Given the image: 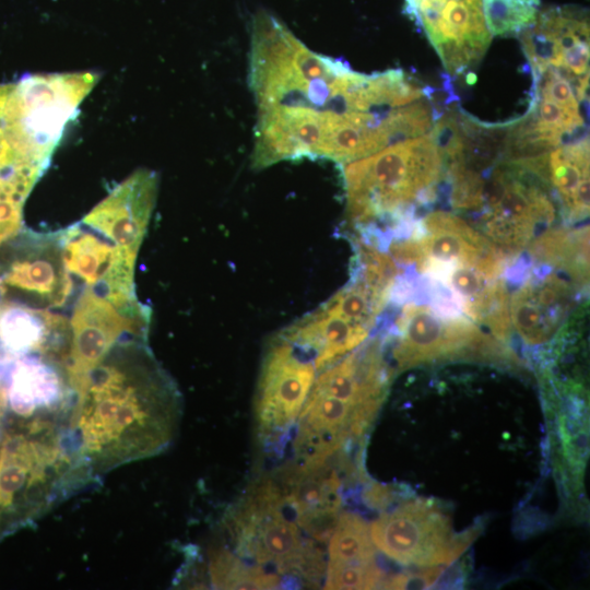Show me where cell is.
<instances>
[{"mask_svg": "<svg viewBox=\"0 0 590 590\" xmlns=\"http://www.w3.org/2000/svg\"><path fill=\"white\" fill-rule=\"evenodd\" d=\"M445 566L423 567L415 573L398 574L388 577L384 588L387 589H408V588H427L436 582L442 575Z\"/></svg>", "mask_w": 590, "mask_h": 590, "instance_id": "cell-30", "label": "cell"}, {"mask_svg": "<svg viewBox=\"0 0 590 590\" xmlns=\"http://www.w3.org/2000/svg\"><path fill=\"white\" fill-rule=\"evenodd\" d=\"M180 391L146 338L114 345L79 388L70 429L93 476L154 457L174 440Z\"/></svg>", "mask_w": 590, "mask_h": 590, "instance_id": "cell-2", "label": "cell"}, {"mask_svg": "<svg viewBox=\"0 0 590 590\" xmlns=\"http://www.w3.org/2000/svg\"><path fill=\"white\" fill-rule=\"evenodd\" d=\"M249 86L257 105L251 166L330 160L341 165L384 149L404 105L391 71H353L306 47L276 16L252 17Z\"/></svg>", "mask_w": 590, "mask_h": 590, "instance_id": "cell-1", "label": "cell"}, {"mask_svg": "<svg viewBox=\"0 0 590 590\" xmlns=\"http://www.w3.org/2000/svg\"><path fill=\"white\" fill-rule=\"evenodd\" d=\"M328 541L327 565L376 564V546L369 526L354 512H340Z\"/></svg>", "mask_w": 590, "mask_h": 590, "instance_id": "cell-25", "label": "cell"}, {"mask_svg": "<svg viewBox=\"0 0 590 590\" xmlns=\"http://www.w3.org/2000/svg\"><path fill=\"white\" fill-rule=\"evenodd\" d=\"M45 170L26 166L0 178V246L20 232L24 202Z\"/></svg>", "mask_w": 590, "mask_h": 590, "instance_id": "cell-27", "label": "cell"}, {"mask_svg": "<svg viewBox=\"0 0 590 590\" xmlns=\"http://www.w3.org/2000/svg\"><path fill=\"white\" fill-rule=\"evenodd\" d=\"M375 412L310 389L294 428L297 462H323L361 437Z\"/></svg>", "mask_w": 590, "mask_h": 590, "instance_id": "cell-19", "label": "cell"}, {"mask_svg": "<svg viewBox=\"0 0 590 590\" xmlns=\"http://www.w3.org/2000/svg\"><path fill=\"white\" fill-rule=\"evenodd\" d=\"M71 397L75 392L62 363L38 354L14 359L8 378V406L13 414L60 412Z\"/></svg>", "mask_w": 590, "mask_h": 590, "instance_id": "cell-23", "label": "cell"}, {"mask_svg": "<svg viewBox=\"0 0 590 590\" xmlns=\"http://www.w3.org/2000/svg\"><path fill=\"white\" fill-rule=\"evenodd\" d=\"M158 190L155 172L141 168L114 188L81 221L84 225L132 253L149 226Z\"/></svg>", "mask_w": 590, "mask_h": 590, "instance_id": "cell-20", "label": "cell"}, {"mask_svg": "<svg viewBox=\"0 0 590 590\" xmlns=\"http://www.w3.org/2000/svg\"><path fill=\"white\" fill-rule=\"evenodd\" d=\"M532 71L553 68L581 86H589V19L577 7H552L521 32Z\"/></svg>", "mask_w": 590, "mask_h": 590, "instance_id": "cell-18", "label": "cell"}, {"mask_svg": "<svg viewBox=\"0 0 590 590\" xmlns=\"http://www.w3.org/2000/svg\"><path fill=\"white\" fill-rule=\"evenodd\" d=\"M93 479L60 412L0 425V538L28 524Z\"/></svg>", "mask_w": 590, "mask_h": 590, "instance_id": "cell-3", "label": "cell"}, {"mask_svg": "<svg viewBox=\"0 0 590 590\" xmlns=\"http://www.w3.org/2000/svg\"><path fill=\"white\" fill-rule=\"evenodd\" d=\"M73 291L74 281L63 260L60 231L23 233L0 264V297L14 292L23 305L50 310L64 307Z\"/></svg>", "mask_w": 590, "mask_h": 590, "instance_id": "cell-14", "label": "cell"}, {"mask_svg": "<svg viewBox=\"0 0 590 590\" xmlns=\"http://www.w3.org/2000/svg\"><path fill=\"white\" fill-rule=\"evenodd\" d=\"M286 509L276 481L263 479L253 484L228 516L236 554L273 568L281 578L319 585L326 574L323 552L304 535L294 517L285 515Z\"/></svg>", "mask_w": 590, "mask_h": 590, "instance_id": "cell-5", "label": "cell"}, {"mask_svg": "<svg viewBox=\"0 0 590 590\" xmlns=\"http://www.w3.org/2000/svg\"><path fill=\"white\" fill-rule=\"evenodd\" d=\"M387 576L373 565H326L324 589H374L384 588Z\"/></svg>", "mask_w": 590, "mask_h": 590, "instance_id": "cell-29", "label": "cell"}, {"mask_svg": "<svg viewBox=\"0 0 590 590\" xmlns=\"http://www.w3.org/2000/svg\"><path fill=\"white\" fill-rule=\"evenodd\" d=\"M382 308L373 292L349 281L327 302L279 333L312 362L317 371L362 345L376 327Z\"/></svg>", "mask_w": 590, "mask_h": 590, "instance_id": "cell-8", "label": "cell"}, {"mask_svg": "<svg viewBox=\"0 0 590 590\" xmlns=\"http://www.w3.org/2000/svg\"><path fill=\"white\" fill-rule=\"evenodd\" d=\"M532 72L533 99L523 118L507 133L505 160L539 157L588 135L581 108L588 101V87L553 68Z\"/></svg>", "mask_w": 590, "mask_h": 590, "instance_id": "cell-11", "label": "cell"}, {"mask_svg": "<svg viewBox=\"0 0 590 590\" xmlns=\"http://www.w3.org/2000/svg\"><path fill=\"white\" fill-rule=\"evenodd\" d=\"M392 371L425 363L465 356L512 359L505 344L446 304L410 300L397 316L392 330Z\"/></svg>", "mask_w": 590, "mask_h": 590, "instance_id": "cell-7", "label": "cell"}, {"mask_svg": "<svg viewBox=\"0 0 590 590\" xmlns=\"http://www.w3.org/2000/svg\"><path fill=\"white\" fill-rule=\"evenodd\" d=\"M69 321L71 342L66 371L76 394L88 371L114 345L128 338H148L151 311L125 310L85 286Z\"/></svg>", "mask_w": 590, "mask_h": 590, "instance_id": "cell-15", "label": "cell"}, {"mask_svg": "<svg viewBox=\"0 0 590 590\" xmlns=\"http://www.w3.org/2000/svg\"><path fill=\"white\" fill-rule=\"evenodd\" d=\"M63 260L68 271L118 307L145 312L150 308L137 297V256L103 235L76 223L60 231Z\"/></svg>", "mask_w": 590, "mask_h": 590, "instance_id": "cell-17", "label": "cell"}, {"mask_svg": "<svg viewBox=\"0 0 590 590\" xmlns=\"http://www.w3.org/2000/svg\"><path fill=\"white\" fill-rule=\"evenodd\" d=\"M210 576L219 589H276L282 586L279 575L250 564L226 548H217L211 554Z\"/></svg>", "mask_w": 590, "mask_h": 590, "instance_id": "cell-26", "label": "cell"}, {"mask_svg": "<svg viewBox=\"0 0 590 590\" xmlns=\"http://www.w3.org/2000/svg\"><path fill=\"white\" fill-rule=\"evenodd\" d=\"M556 198L546 170V154L504 160L485 176L475 227L509 258L517 257L556 216Z\"/></svg>", "mask_w": 590, "mask_h": 590, "instance_id": "cell-6", "label": "cell"}, {"mask_svg": "<svg viewBox=\"0 0 590 590\" xmlns=\"http://www.w3.org/2000/svg\"><path fill=\"white\" fill-rule=\"evenodd\" d=\"M71 342L70 321L61 314L12 300L0 303V353L38 354L64 365Z\"/></svg>", "mask_w": 590, "mask_h": 590, "instance_id": "cell-22", "label": "cell"}, {"mask_svg": "<svg viewBox=\"0 0 590 590\" xmlns=\"http://www.w3.org/2000/svg\"><path fill=\"white\" fill-rule=\"evenodd\" d=\"M396 497L392 486L375 483L366 488L364 499L373 508H387Z\"/></svg>", "mask_w": 590, "mask_h": 590, "instance_id": "cell-31", "label": "cell"}, {"mask_svg": "<svg viewBox=\"0 0 590 590\" xmlns=\"http://www.w3.org/2000/svg\"><path fill=\"white\" fill-rule=\"evenodd\" d=\"M546 170L564 220L585 221L589 216V137L551 150Z\"/></svg>", "mask_w": 590, "mask_h": 590, "instance_id": "cell-24", "label": "cell"}, {"mask_svg": "<svg viewBox=\"0 0 590 590\" xmlns=\"http://www.w3.org/2000/svg\"><path fill=\"white\" fill-rule=\"evenodd\" d=\"M93 71L36 73L13 83L10 117L42 162L49 164L69 121L94 88Z\"/></svg>", "mask_w": 590, "mask_h": 590, "instance_id": "cell-10", "label": "cell"}, {"mask_svg": "<svg viewBox=\"0 0 590 590\" xmlns=\"http://www.w3.org/2000/svg\"><path fill=\"white\" fill-rule=\"evenodd\" d=\"M486 25L492 35H515L535 21L540 0H482Z\"/></svg>", "mask_w": 590, "mask_h": 590, "instance_id": "cell-28", "label": "cell"}, {"mask_svg": "<svg viewBox=\"0 0 590 590\" xmlns=\"http://www.w3.org/2000/svg\"><path fill=\"white\" fill-rule=\"evenodd\" d=\"M534 261L538 267L509 296L511 329L531 347L546 344L557 334L577 308L589 280V274Z\"/></svg>", "mask_w": 590, "mask_h": 590, "instance_id": "cell-13", "label": "cell"}, {"mask_svg": "<svg viewBox=\"0 0 590 590\" xmlns=\"http://www.w3.org/2000/svg\"><path fill=\"white\" fill-rule=\"evenodd\" d=\"M445 177L444 155L429 131L342 165L346 224L358 237H379L433 204Z\"/></svg>", "mask_w": 590, "mask_h": 590, "instance_id": "cell-4", "label": "cell"}, {"mask_svg": "<svg viewBox=\"0 0 590 590\" xmlns=\"http://www.w3.org/2000/svg\"><path fill=\"white\" fill-rule=\"evenodd\" d=\"M314 362L279 332L263 352L253 415L257 437L279 450L294 430L317 376Z\"/></svg>", "mask_w": 590, "mask_h": 590, "instance_id": "cell-12", "label": "cell"}, {"mask_svg": "<svg viewBox=\"0 0 590 590\" xmlns=\"http://www.w3.org/2000/svg\"><path fill=\"white\" fill-rule=\"evenodd\" d=\"M404 12L425 33L451 75L474 66L491 44L482 0H405Z\"/></svg>", "mask_w": 590, "mask_h": 590, "instance_id": "cell-16", "label": "cell"}, {"mask_svg": "<svg viewBox=\"0 0 590 590\" xmlns=\"http://www.w3.org/2000/svg\"><path fill=\"white\" fill-rule=\"evenodd\" d=\"M329 461H296L278 483L296 523L318 543L329 540L342 505L341 480Z\"/></svg>", "mask_w": 590, "mask_h": 590, "instance_id": "cell-21", "label": "cell"}, {"mask_svg": "<svg viewBox=\"0 0 590 590\" xmlns=\"http://www.w3.org/2000/svg\"><path fill=\"white\" fill-rule=\"evenodd\" d=\"M376 548L406 566H447L479 534L471 529L456 533L450 517L430 499L406 500L381 514L369 527Z\"/></svg>", "mask_w": 590, "mask_h": 590, "instance_id": "cell-9", "label": "cell"}]
</instances>
